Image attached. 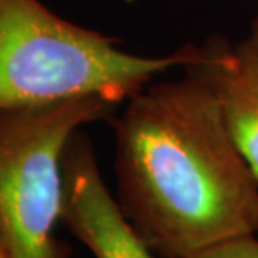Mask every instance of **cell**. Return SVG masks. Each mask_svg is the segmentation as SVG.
<instances>
[{
	"label": "cell",
	"instance_id": "obj_1",
	"mask_svg": "<svg viewBox=\"0 0 258 258\" xmlns=\"http://www.w3.org/2000/svg\"><path fill=\"white\" fill-rule=\"evenodd\" d=\"M152 82L113 122L117 203L158 258L258 233V178L197 69Z\"/></svg>",
	"mask_w": 258,
	"mask_h": 258
},
{
	"label": "cell",
	"instance_id": "obj_2",
	"mask_svg": "<svg viewBox=\"0 0 258 258\" xmlns=\"http://www.w3.org/2000/svg\"><path fill=\"white\" fill-rule=\"evenodd\" d=\"M210 47L135 55L100 32L69 22L38 0H0V112L84 97L127 102L153 79L197 67Z\"/></svg>",
	"mask_w": 258,
	"mask_h": 258
},
{
	"label": "cell",
	"instance_id": "obj_3",
	"mask_svg": "<svg viewBox=\"0 0 258 258\" xmlns=\"http://www.w3.org/2000/svg\"><path fill=\"white\" fill-rule=\"evenodd\" d=\"M112 107L84 97L0 112V235L10 258H72L53 237L62 222L63 150Z\"/></svg>",
	"mask_w": 258,
	"mask_h": 258
},
{
	"label": "cell",
	"instance_id": "obj_4",
	"mask_svg": "<svg viewBox=\"0 0 258 258\" xmlns=\"http://www.w3.org/2000/svg\"><path fill=\"white\" fill-rule=\"evenodd\" d=\"M62 168V222L93 258H158L107 188L92 142L82 128L65 147Z\"/></svg>",
	"mask_w": 258,
	"mask_h": 258
},
{
	"label": "cell",
	"instance_id": "obj_5",
	"mask_svg": "<svg viewBox=\"0 0 258 258\" xmlns=\"http://www.w3.org/2000/svg\"><path fill=\"white\" fill-rule=\"evenodd\" d=\"M197 69L215 87L230 132L258 178V20L240 42L210 47Z\"/></svg>",
	"mask_w": 258,
	"mask_h": 258
},
{
	"label": "cell",
	"instance_id": "obj_6",
	"mask_svg": "<svg viewBox=\"0 0 258 258\" xmlns=\"http://www.w3.org/2000/svg\"><path fill=\"white\" fill-rule=\"evenodd\" d=\"M183 258H258V233L228 240Z\"/></svg>",
	"mask_w": 258,
	"mask_h": 258
},
{
	"label": "cell",
	"instance_id": "obj_7",
	"mask_svg": "<svg viewBox=\"0 0 258 258\" xmlns=\"http://www.w3.org/2000/svg\"><path fill=\"white\" fill-rule=\"evenodd\" d=\"M0 258H10L9 250H7V245H5L2 235H0Z\"/></svg>",
	"mask_w": 258,
	"mask_h": 258
}]
</instances>
